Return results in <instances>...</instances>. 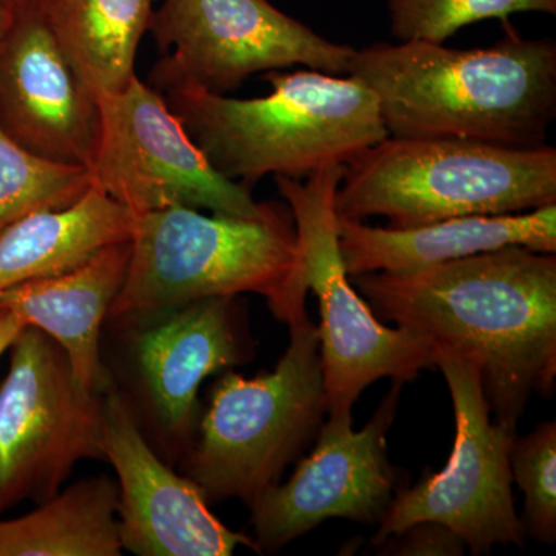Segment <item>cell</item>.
Segmentation results:
<instances>
[{"instance_id":"cell-2","label":"cell","mask_w":556,"mask_h":556,"mask_svg":"<svg viewBox=\"0 0 556 556\" xmlns=\"http://www.w3.org/2000/svg\"><path fill=\"white\" fill-rule=\"evenodd\" d=\"M504 24L503 38L484 49L375 42L354 51L350 75L375 93L391 137L540 148L556 116V43Z\"/></svg>"},{"instance_id":"cell-3","label":"cell","mask_w":556,"mask_h":556,"mask_svg":"<svg viewBox=\"0 0 556 556\" xmlns=\"http://www.w3.org/2000/svg\"><path fill=\"white\" fill-rule=\"evenodd\" d=\"M263 78L269 94L252 100L197 87L163 93L211 166L248 189L268 175L346 166L388 137L375 93L354 76L274 70Z\"/></svg>"},{"instance_id":"cell-14","label":"cell","mask_w":556,"mask_h":556,"mask_svg":"<svg viewBox=\"0 0 556 556\" xmlns=\"http://www.w3.org/2000/svg\"><path fill=\"white\" fill-rule=\"evenodd\" d=\"M100 101L76 75L39 0H20L0 46V129L28 152L89 169Z\"/></svg>"},{"instance_id":"cell-5","label":"cell","mask_w":556,"mask_h":556,"mask_svg":"<svg viewBox=\"0 0 556 556\" xmlns=\"http://www.w3.org/2000/svg\"><path fill=\"white\" fill-rule=\"evenodd\" d=\"M343 174L345 166H331L303 179L274 177L294 219L298 262L268 305L278 320L288 324L306 309L309 289L316 294L329 416L353 415L362 391L376 380L405 383L437 365V351L426 338L380 324L351 283L340 254L336 212Z\"/></svg>"},{"instance_id":"cell-11","label":"cell","mask_w":556,"mask_h":556,"mask_svg":"<svg viewBox=\"0 0 556 556\" xmlns=\"http://www.w3.org/2000/svg\"><path fill=\"white\" fill-rule=\"evenodd\" d=\"M453 399L456 439L447 467L426 477L413 489H397L380 521L376 544L417 522L448 527L479 555L496 544H518L525 525L511 495L510 447L515 431L492 424L475 362L456 354L437 353Z\"/></svg>"},{"instance_id":"cell-25","label":"cell","mask_w":556,"mask_h":556,"mask_svg":"<svg viewBox=\"0 0 556 556\" xmlns=\"http://www.w3.org/2000/svg\"><path fill=\"white\" fill-rule=\"evenodd\" d=\"M25 325L27 324L16 313L5 306H0V356L9 351L11 343L14 342Z\"/></svg>"},{"instance_id":"cell-16","label":"cell","mask_w":556,"mask_h":556,"mask_svg":"<svg viewBox=\"0 0 556 556\" xmlns=\"http://www.w3.org/2000/svg\"><path fill=\"white\" fill-rule=\"evenodd\" d=\"M508 247L556 252V203L510 215H471L417 228H372L339 218V248L348 276L408 273Z\"/></svg>"},{"instance_id":"cell-10","label":"cell","mask_w":556,"mask_h":556,"mask_svg":"<svg viewBox=\"0 0 556 556\" xmlns=\"http://www.w3.org/2000/svg\"><path fill=\"white\" fill-rule=\"evenodd\" d=\"M100 101V141L91 185L139 215L185 206L212 214L257 218L270 203L218 174L192 141L163 94L134 78Z\"/></svg>"},{"instance_id":"cell-19","label":"cell","mask_w":556,"mask_h":556,"mask_svg":"<svg viewBox=\"0 0 556 556\" xmlns=\"http://www.w3.org/2000/svg\"><path fill=\"white\" fill-rule=\"evenodd\" d=\"M159 0H39L76 75L101 100L137 78L135 62Z\"/></svg>"},{"instance_id":"cell-18","label":"cell","mask_w":556,"mask_h":556,"mask_svg":"<svg viewBox=\"0 0 556 556\" xmlns=\"http://www.w3.org/2000/svg\"><path fill=\"white\" fill-rule=\"evenodd\" d=\"M135 214L91 188L72 206L21 219L0 236V294L83 265L101 249L129 241Z\"/></svg>"},{"instance_id":"cell-8","label":"cell","mask_w":556,"mask_h":556,"mask_svg":"<svg viewBox=\"0 0 556 556\" xmlns=\"http://www.w3.org/2000/svg\"><path fill=\"white\" fill-rule=\"evenodd\" d=\"M149 33L163 53L150 75L161 94L182 87L226 94L254 73L294 65L346 76L356 51L269 0H161Z\"/></svg>"},{"instance_id":"cell-20","label":"cell","mask_w":556,"mask_h":556,"mask_svg":"<svg viewBox=\"0 0 556 556\" xmlns=\"http://www.w3.org/2000/svg\"><path fill=\"white\" fill-rule=\"evenodd\" d=\"M119 490L87 478L25 517L0 521V556H119Z\"/></svg>"},{"instance_id":"cell-12","label":"cell","mask_w":556,"mask_h":556,"mask_svg":"<svg viewBox=\"0 0 556 556\" xmlns=\"http://www.w3.org/2000/svg\"><path fill=\"white\" fill-rule=\"evenodd\" d=\"M404 383L393 382L372 419L353 431V415L329 416L317 445L287 484L274 485L249 506L258 552H277L331 518L376 525L393 501L397 477L387 455Z\"/></svg>"},{"instance_id":"cell-24","label":"cell","mask_w":556,"mask_h":556,"mask_svg":"<svg viewBox=\"0 0 556 556\" xmlns=\"http://www.w3.org/2000/svg\"><path fill=\"white\" fill-rule=\"evenodd\" d=\"M394 538L396 540L391 554L396 555L455 556L466 552V543L453 530L433 521L417 522Z\"/></svg>"},{"instance_id":"cell-23","label":"cell","mask_w":556,"mask_h":556,"mask_svg":"<svg viewBox=\"0 0 556 556\" xmlns=\"http://www.w3.org/2000/svg\"><path fill=\"white\" fill-rule=\"evenodd\" d=\"M511 479L526 495V529L533 540L554 544L556 538V424L548 420L529 437L514 439Z\"/></svg>"},{"instance_id":"cell-21","label":"cell","mask_w":556,"mask_h":556,"mask_svg":"<svg viewBox=\"0 0 556 556\" xmlns=\"http://www.w3.org/2000/svg\"><path fill=\"white\" fill-rule=\"evenodd\" d=\"M90 188L87 167L35 155L0 129V236L33 214L72 206Z\"/></svg>"},{"instance_id":"cell-13","label":"cell","mask_w":556,"mask_h":556,"mask_svg":"<svg viewBox=\"0 0 556 556\" xmlns=\"http://www.w3.org/2000/svg\"><path fill=\"white\" fill-rule=\"evenodd\" d=\"M101 450L118 475L123 551L139 556H229L255 541L208 510L206 496L150 447L138 416L116 388L104 394Z\"/></svg>"},{"instance_id":"cell-22","label":"cell","mask_w":556,"mask_h":556,"mask_svg":"<svg viewBox=\"0 0 556 556\" xmlns=\"http://www.w3.org/2000/svg\"><path fill=\"white\" fill-rule=\"evenodd\" d=\"M390 31L402 40L444 43L460 28L518 13L555 16L556 0H388Z\"/></svg>"},{"instance_id":"cell-1","label":"cell","mask_w":556,"mask_h":556,"mask_svg":"<svg viewBox=\"0 0 556 556\" xmlns=\"http://www.w3.org/2000/svg\"><path fill=\"white\" fill-rule=\"evenodd\" d=\"M375 316L470 358L496 424L517 430L532 393L556 378V257L508 247L408 273L350 277Z\"/></svg>"},{"instance_id":"cell-26","label":"cell","mask_w":556,"mask_h":556,"mask_svg":"<svg viewBox=\"0 0 556 556\" xmlns=\"http://www.w3.org/2000/svg\"><path fill=\"white\" fill-rule=\"evenodd\" d=\"M17 5H20V0H0V46L13 24Z\"/></svg>"},{"instance_id":"cell-15","label":"cell","mask_w":556,"mask_h":556,"mask_svg":"<svg viewBox=\"0 0 556 556\" xmlns=\"http://www.w3.org/2000/svg\"><path fill=\"white\" fill-rule=\"evenodd\" d=\"M233 299L199 300L129 327L139 393L169 456L195 438L204 379L249 357Z\"/></svg>"},{"instance_id":"cell-7","label":"cell","mask_w":556,"mask_h":556,"mask_svg":"<svg viewBox=\"0 0 556 556\" xmlns=\"http://www.w3.org/2000/svg\"><path fill=\"white\" fill-rule=\"evenodd\" d=\"M291 342L273 372H226L214 387L185 453L186 477L207 503L251 504L277 485L285 468L316 437L327 413L320 336L306 311L288 321Z\"/></svg>"},{"instance_id":"cell-9","label":"cell","mask_w":556,"mask_h":556,"mask_svg":"<svg viewBox=\"0 0 556 556\" xmlns=\"http://www.w3.org/2000/svg\"><path fill=\"white\" fill-rule=\"evenodd\" d=\"M0 383V514L46 503L83 459H102L104 394L83 390L67 353L25 325L11 343Z\"/></svg>"},{"instance_id":"cell-4","label":"cell","mask_w":556,"mask_h":556,"mask_svg":"<svg viewBox=\"0 0 556 556\" xmlns=\"http://www.w3.org/2000/svg\"><path fill=\"white\" fill-rule=\"evenodd\" d=\"M555 203V148L463 138L388 135L346 164L336 192L340 219L386 217L393 229Z\"/></svg>"},{"instance_id":"cell-6","label":"cell","mask_w":556,"mask_h":556,"mask_svg":"<svg viewBox=\"0 0 556 556\" xmlns=\"http://www.w3.org/2000/svg\"><path fill=\"white\" fill-rule=\"evenodd\" d=\"M126 278L110 320L129 328L189 303L276 298L298 262V237L288 204L270 203L257 218L201 214L172 206L135 215Z\"/></svg>"},{"instance_id":"cell-17","label":"cell","mask_w":556,"mask_h":556,"mask_svg":"<svg viewBox=\"0 0 556 556\" xmlns=\"http://www.w3.org/2000/svg\"><path fill=\"white\" fill-rule=\"evenodd\" d=\"M129 257L130 241H121L101 249L76 268L0 294V306L60 343L76 382L89 393L105 394L115 388L101 358V328L123 287Z\"/></svg>"}]
</instances>
